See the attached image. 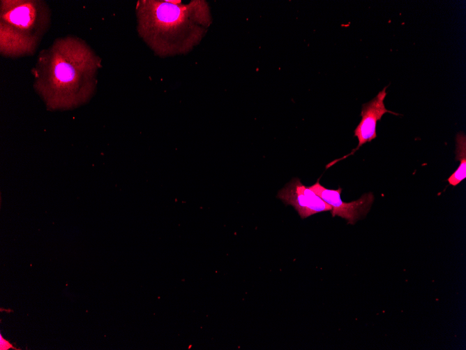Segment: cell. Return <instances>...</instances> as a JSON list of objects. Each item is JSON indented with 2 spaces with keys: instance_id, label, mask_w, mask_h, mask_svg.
I'll return each instance as SVG.
<instances>
[{
  "instance_id": "1",
  "label": "cell",
  "mask_w": 466,
  "mask_h": 350,
  "mask_svg": "<svg viewBox=\"0 0 466 350\" xmlns=\"http://www.w3.org/2000/svg\"><path fill=\"white\" fill-rule=\"evenodd\" d=\"M100 66L101 59L82 39L58 38L38 56L33 87L48 109L73 108L93 95Z\"/></svg>"
},
{
  "instance_id": "2",
  "label": "cell",
  "mask_w": 466,
  "mask_h": 350,
  "mask_svg": "<svg viewBox=\"0 0 466 350\" xmlns=\"http://www.w3.org/2000/svg\"><path fill=\"white\" fill-rule=\"evenodd\" d=\"M137 31L160 56L189 52L197 45L211 23L205 1L184 4L177 1L141 0L136 7Z\"/></svg>"
},
{
  "instance_id": "3",
  "label": "cell",
  "mask_w": 466,
  "mask_h": 350,
  "mask_svg": "<svg viewBox=\"0 0 466 350\" xmlns=\"http://www.w3.org/2000/svg\"><path fill=\"white\" fill-rule=\"evenodd\" d=\"M50 20V9L44 1H0V22L38 45Z\"/></svg>"
},
{
  "instance_id": "4",
  "label": "cell",
  "mask_w": 466,
  "mask_h": 350,
  "mask_svg": "<svg viewBox=\"0 0 466 350\" xmlns=\"http://www.w3.org/2000/svg\"><path fill=\"white\" fill-rule=\"evenodd\" d=\"M315 194L332 207L331 216H338L354 224L369 212L374 196L372 193L364 194L359 199L349 203L341 200L342 188L329 189L322 186L319 181L308 187Z\"/></svg>"
},
{
  "instance_id": "5",
  "label": "cell",
  "mask_w": 466,
  "mask_h": 350,
  "mask_svg": "<svg viewBox=\"0 0 466 350\" xmlns=\"http://www.w3.org/2000/svg\"><path fill=\"white\" fill-rule=\"evenodd\" d=\"M277 196L285 204L293 206L301 219L332 210L330 205L303 185L297 177L293 178L279 190Z\"/></svg>"
},
{
  "instance_id": "6",
  "label": "cell",
  "mask_w": 466,
  "mask_h": 350,
  "mask_svg": "<svg viewBox=\"0 0 466 350\" xmlns=\"http://www.w3.org/2000/svg\"><path fill=\"white\" fill-rule=\"evenodd\" d=\"M386 88L387 87H384V89H382L374 99L362 105L360 115L361 119L354 131V136L358 138L359 141L357 147L354 149L351 153L329 163L326 166V168H329L336 162L352 155L363 145L374 140L377 137V123L382 119L385 113L389 112L395 115H399L398 113L389 110L385 107L384 99L386 96Z\"/></svg>"
},
{
  "instance_id": "7",
  "label": "cell",
  "mask_w": 466,
  "mask_h": 350,
  "mask_svg": "<svg viewBox=\"0 0 466 350\" xmlns=\"http://www.w3.org/2000/svg\"><path fill=\"white\" fill-rule=\"evenodd\" d=\"M38 44L20 35L3 23L0 22V53L4 57L15 58L33 54Z\"/></svg>"
},
{
  "instance_id": "8",
  "label": "cell",
  "mask_w": 466,
  "mask_h": 350,
  "mask_svg": "<svg viewBox=\"0 0 466 350\" xmlns=\"http://www.w3.org/2000/svg\"><path fill=\"white\" fill-rule=\"evenodd\" d=\"M456 158L460 164L456 171L447 179L450 185L455 187L466 178V136L463 132L456 136Z\"/></svg>"
},
{
  "instance_id": "9",
  "label": "cell",
  "mask_w": 466,
  "mask_h": 350,
  "mask_svg": "<svg viewBox=\"0 0 466 350\" xmlns=\"http://www.w3.org/2000/svg\"><path fill=\"white\" fill-rule=\"evenodd\" d=\"M9 349H18L13 346L8 341L5 340L1 335H0V349L1 350H8Z\"/></svg>"
}]
</instances>
